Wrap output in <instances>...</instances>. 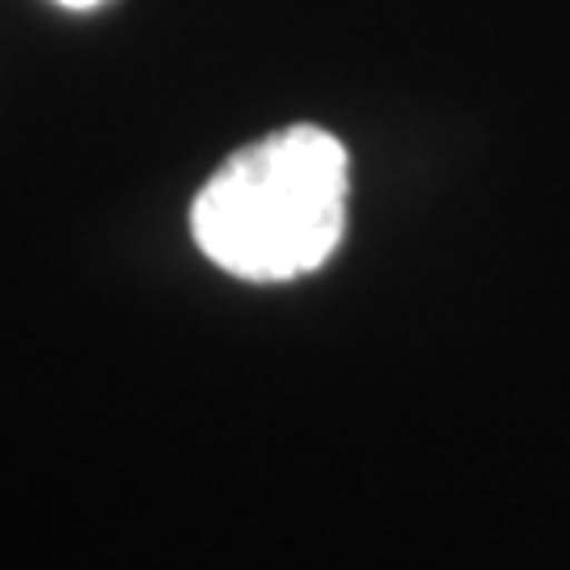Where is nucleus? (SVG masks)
I'll return each mask as SVG.
<instances>
[{"mask_svg":"<svg viewBox=\"0 0 570 570\" xmlns=\"http://www.w3.org/2000/svg\"><path fill=\"white\" fill-rule=\"evenodd\" d=\"M346 148L296 122L245 144L190 204V233L212 263L249 284H287L330 263L346 228Z\"/></svg>","mask_w":570,"mask_h":570,"instance_id":"1","label":"nucleus"},{"mask_svg":"<svg viewBox=\"0 0 570 570\" xmlns=\"http://www.w3.org/2000/svg\"><path fill=\"white\" fill-rule=\"evenodd\" d=\"M63 9H94V4H102V0H60Z\"/></svg>","mask_w":570,"mask_h":570,"instance_id":"2","label":"nucleus"}]
</instances>
